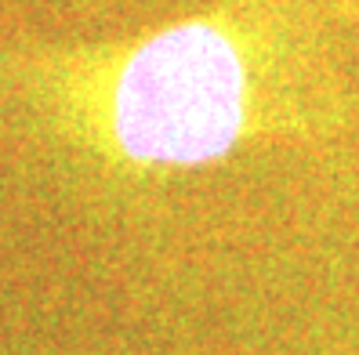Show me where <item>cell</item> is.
I'll return each instance as SVG.
<instances>
[{
	"mask_svg": "<svg viewBox=\"0 0 359 355\" xmlns=\"http://www.w3.org/2000/svg\"><path fill=\"white\" fill-rule=\"evenodd\" d=\"M330 11V0H218L40 73L62 127L113 171L196 174L341 131Z\"/></svg>",
	"mask_w": 359,
	"mask_h": 355,
	"instance_id": "6da1fadb",
	"label": "cell"
}]
</instances>
